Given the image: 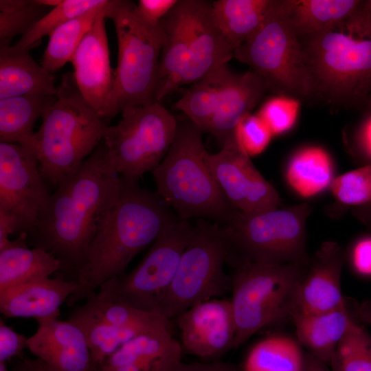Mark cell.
<instances>
[{"label": "cell", "mask_w": 371, "mask_h": 371, "mask_svg": "<svg viewBox=\"0 0 371 371\" xmlns=\"http://www.w3.org/2000/svg\"><path fill=\"white\" fill-rule=\"evenodd\" d=\"M109 1L65 22L49 36L41 65L49 73L71 62L77 48Z\"/></svg>", "instance_id": "d6a6232c"}, {"label": "cell", "mask_w": 371, "mask_h": 371, "mask_svg": "<svg viewBox=\"0 0 371 371\" xmlns=\"http://www.w3.org/2000/svg\"><path fill=\"white\" fill-rule=\"evenodd\" d=\"M51 9L38 0H0V47L10 46L14 37L26 34Z\"/></svg>", "instance_id": "d590c367"}, {"label": "cell", "mask_w": 371, "mask_h": 371, "mask_svg": "<svg viewBox=\"0 0 371 371\" xmlns=\"http://www.w3.org/2000/svg\"><path fill=\"white\" fill-rule=\"evenodd\" d=\"M120 177L117 199L75 278L78 287L67 300L70 306L86 300L109 279L124 275L134 257L176 218L157 194L142 188L137 181Z\"/></svg>", "instance_id": "7a4b0ae2"}, {"label": "cell", "mask_w": 371, "mask_h": 371, "mask_svg": "<svg viewBox=\"0 0 371 371\" xmlns=\"http://www.w3.org/2000/svg\"><path fill=\"white\" fill-rule=\"evenodd\" d=\"M12 371H58L38 358L17 357Z\"/></svg>", "instance_id": "bcb514c9"}, {"label": "cell", "mask_w": 371, "mask_h": 371, "mask_svg": "<svg viewBox=\"0 0 371 371\" xmlns=\"http://www.w3.org/2000/svg\"><path fill=\"white\" fill-rule=\"evenodd\" d=\"M25 348H27V338L7 326L1 319L0 362L5 363L15 357H22Z\"/></svg>", "instance_id": "b9f144b4"}, {"label": "cell", "mask_w": 371, "mask_h": 371, "mask_svg": "<svg viewBox=\"0 0 371 371\" xmlns=\"http://www.w3.org/2000/svg\"><path fill=\"white\" fill-rule=\"evenodd\" d=\"M178 1L179 0H139L137 8L145 22L152 26H157Z\"/></svg>", "instance_id": "7bdbcfd3"}, {"label": "cell", "mask_w": 371, "mask_h": 371, "mask_svg": "<svg viewBox=\"0 0 371 371\" xmlns=\"http://www.w3.org/2000/svg\"><path fill=\"white\" fill-rule=\"evenodd\" d=\"M62 271V262L54 255L40 248L28 247L26 233L20 234L0 249V291Z\"/></svg>", "instance_id": "4316f807"}, {"label": "cell", "mask_w": 371, "mask_h": 371, "mask_svg": "<svg viewBox=\"0 0 371 371\" xmlns=\"http://www.w3.org/2000/svg\"><path fill=\"white\" fill-rule=\"evenodd\" d=\"M273 136L267 125L258 114L250 113L245 116L234 131L236 142L249 157L262 153Z\"/></svg>", "instance_id": "60d3db41"}, {"label": "cell", "mask_w": 371, "mask_h": 371, "mask_svg": "<svg viewBox=\"0 0 371 371\" xmlns=\"http://www.w3.org/2000/svg\"><path fill=\"white\" fill-rule=\"evenodd\" d=\"M317 97L341 104L366 102L371 94V38L338 30L301 39Z\"/></svg>", "instance_id": "9c48e42d"}, {"label": "cell", "mask_w": 371, "mask_h": 371, "mask_svg": "<svg viewBox=\"0 0 371 371\" xmlns=\"http://www.w3.org/2000/svg\"><path fill=\"white\" fill-rule=\"evenodd\" d=\"M207 162L221 191L236 210L258 213L281 205L276 189L258 172L234 137L218 153H208Z\"/></svg>", "instance_id": "5bb4252c"}, {"label": "cell", "mask_w": 371, "mask_h": 371, "mask_svg": "<svg viewBox=\"0 0 371 371\" xmlns=\"http://www.w3.org/2000/svg\"><path fill=\"white\" fill-rule=\"evenodd\" d=\"M269 88L263 79L250 70L236 74L212 115L206 132L221 144L234 137V131L243 118L250 114Z\"/></svg>", "instance_id": "d4e9b609"}, {"label": "cell", "mask_w": 371, "mask_h": 371, "mask_svg": "<svg viewBox=\"0 0 371 371\" xmlns=\"http://www.w3.org/2000/svg\"><path fill=\"white\" fill-rule=\"evenodd\" d=\"M202 133L190 120L178 122L168 153L153 171L157 194L180 219L207 218L226 224L236 210L214 178Z\"/></svg>", "instance_id": "277c9868"}, {"label": "cell", "mask_w": 371, "mask_h": 371, "mask_svg": "<svg viewBox=\"0 0 371 371\" xmlns=\"http://www.w3.org/2000/svg\"><path fill=\"white\" fill-rule=\"evenodd\" d=\"M36 331L27 338V349L58 371H91L87 341L82 329L58 317L36 319Z\"/></svg>", "instance_id": "ac0fdd59"}, {"label": "cell", "mask_w": 371, "mask_h": 371, "mask_svg": "<svg viewBox=\"0 0 371 371\" xmlns=\"http://www.w3.org/2000/svg\"><path fill=\"white\" fill-rule=\"evenodd\" d=\"M308 203L258 213L236 210L225 224L236 266L247 262L308 263Z\"/></svg>", "instance_id": "8fae6325"}, {"label": "cell", "mask_w": 371, "mask_h": 371, "mask_svg": "<svg viewBox=\"0 0 371 371\" xmlns=\"http://www.w3.org/2000/svg\"><path fill=\"white\" fill-rule=\"evenodd\" d=\"M370 203V205H371V201H370L369 203ZM368 203H366V204H368Z\"/></svg>", "instance_id": "f5cc1de1"}, {"label": "cell", "mask_w": 371, "mask_h": 371, "mask_svg": "<svg viewBox=\"0 0 371 371\" xmlns=\"http://www.w3.org/2000/svg\"><path fill=\"white\" fill-rule=\"evenodd\" d=\"M182 352L170 326L162 327L133 337L91 371H174Z\"/></svg>", "instance_id": "ffe728a7"}, {"label": "cell", "mask_w": 371, "mask_h": 371, "mask_svg": "<svg viewBox=\"0 0 371 371\" xmlns=\"http://www.w3.org/2000/svg\"><path fill=\"white\" fill-rule=\"evenodd\" d=\"M106 7L85 34L71 62L80 92L102 120L118 114L115 101V70L110 65L105 26Z\"/></svg>", "instance_id": "9a60e30c"}, {"label": "cell", "mask_w": 371, "mask_h": 371, "mask_svg": "<svg viewBox=\"0 0 371 371\" xmlns=\"http://www.w3.org/2000/svg\"><path fill=\"white\" fill-rule=\"evenodd\" d=\"M56 93L54 76L38 64L28 51L13 45L0 47V99Z\"/></svg>", "instance_id": "484cf974"}, {"label": "cell", "mask_w": 371, "mask_h": 371, "mask_svg": "<svg viewBox=\"0 0 371 371\" xmlns=\"http://www.w3.org/2000/svg\"><path fill=\"white\" fill-rule=\"evenodd\" d=\"M330 371H371V336L357 322L339 344Z\"/></svg>", "instance_id": "74e56055"}, {"label": "cell", "mask_w": 371, "mask_h": 371, "mask_svg": "<svg viewBox=\"0 0 371 371\" xmlns=\"http://www.w3.org/2000/svg\"><path fill=\"white\" fill-rule=\"evenodd\" d=\"M174 371H238L233 363L220 360L203 362H181Z\"/></svg>", "instance_id": "f6af8a7d"}, {"label": "cell", "mask_w": 371, "mask_h": 371, "mask_svg": "<svg viewBox=\"0 0 371 371\" xmlns=\"http://www.w3.org/2000/svg\"><path fill=\"white\" fill-rule=\"evenodd\" d=\"M105 16L113 22L117 39L114 71L117 113L155 102L164 41L161 23L152 26L145 22L137 4L128 0H109Z\"/></svg>", "instance_id": "8992f818"}, {"label": "cell", "mask_w": 371, "mask_h": 371, "mask_svg": "<svg viewBox=\"0 0 371 371\" xmlns=\"http://www.w3.org/2000/svg\"><path fill=\"white\" fill-rule=\"evenodd\" d=\"M274 0H217L212 3L216 23L235 51L263 23Z\"/></svg>", "instance_id": "f1b7e54d"}, {"label": "cell", "mask_w": 371, "mask_h": 371, "mask_svg": "<svg viewBox=\"0 0 371 371\" xmlns=\"http://www.w3.org/2000/svg\"><path fill=\"white\" fill-rule=\"evenodd\" d=\"M190 0H179L161 22L164 34L155 100L157 102L181 87L190 40Z\"/></svg>", "instance_id": "603a6c76"}, {"label": "cell", "mask_w": 371, "mask_h": 371, "mask_svg": "<svg viewBox=\"0 0 371 371\" xmlns=\"http://www.w3.org/2000/svg\"><path fill=\"white\" fill-rule=\"evenodd\" d=\"M56 98L27 94L0 99V142L19 144L34 151V125Z\"/></svg>", "instance_id": "83f0119b"}, {"label": "cell", "mask_w": 371, "mask_h": 371, "mask_svg": "<svg viewBox=\"0 0 371 371\" xmlns=\"http://www.w3.org/2000/svg\"><path fill=\"white\" fill-rule=\"evenodd\" d=\"M104 153L102 141L49 195L27 233V243L60 260L62 271L71 274L72 280L120 191V177L106 169Z\"/></svg>", "instance_id": "6da1fadb"}, {"label": "cell", "mask_w": 371, "mask_h": 371, "mask_svg": "<svg viewBox=\"0 0 371 371\" xmlns=\"http://www.w3.org/2000/svg\"><path fill=\"white\" fill-rule=\"evenodd\" d=\"M234 57L257 73L269 91L296 99L316 96L302 40L281 0H274L262 25L234 51Z\"/></svg>", "instance_id": "52a82bcc"}, {"label": "cell", "mask_w": 371, "mask_h": 371, "mask_svg": "<svg viewBox=\"0 0 371 371\" xmlns=\"http://www.w3.org/2000/svg\"><path fill=\"white\" fill-rule=\"evenodd\" d=\"M334 196L347 205L366 204L371 201V165L341 175L330 183Z\"/></svg>", "instance_id": "f35d334b"}, {"label": "cell", "mask_w": 371, "mask_h": 371, "mask_svg": "<svg viewBox=\"0 0 371 371\" xmlns=\"http://www.w3.org/2000/svg\"><path fill=\"white\" fill-rule=\"evenodd\" d=\"M231 251L226 227L200 219L157 311L170 319L193 305L231 289V279L223 271Z\"/></svg>", "instance_id": "30bf717a"}, {"label": "cell", "mask_w": 371, "mask_h": 371, "mask_svg": "<svg viewBox=\"0 0 371 371\" xmlns=\"http://www.w3.org/2000/svg\"><path fill=\"white\" fill-rule=\"evenodd\" d=\"M344 262L345 252L338 243H322L310 258L300 282L295 313H322L344 302L341 276Z\"/></svg>", "instance_id": "d6986e66"}, {"label": "cell", "mask_w": 371, "mask_h": 371, "mask_svg": "<svg viewBox=\"0 0 371 371\" xmlns=\"http://www.w3.org/2000/svg\"><path fill=\"white\" fill-rule=\"evenodd\" d=\"M352 256L356 271L363 275L371 276V238L359 241L353 249Z\"/></svg>", "instance_id": "ee69618b"}, {"label": "cell", "mask_w": 371, "mask_h": 371, "mask_svg": "<svg viewBox=\"0 0 371 371\" xmlns=\"http://www.w3.org/2000/svg\"><path fill=\"white\" fill-rule=\"evenodd\" d=\"M32 150L0 142V212L9 216L16 234L30 232L51 194Z\"/></svg>", "instance_id": "4fadbf2b"}, {"label": "cell", "mask_w": 371, "mask_h": 371, "mask_svg": "<svg viewBox=\"0 0 371 371\" xmlns=\"http://www.w3.org/2000/svg\"><path fill=\"white\" fill-rule=\"evenodd\" d=\"M284 12L301 39L328 30L343 32L370 16L359 0H281Z\"/></svg>", "instance_id": "7402d4cb"}, {"label": "cell", "mask_w": 371, "mask_h": 371, "mask_svg": "<svg viewBox=\"0 0 371 371\" xmlns=\"http://www.w3.org/2000/svg\"><path fill=\"white\" fill-rule=\"evenodd\" d=\"M333 164L324 149L311 146L301 149L291 157L286 169L290 186L302 196L310 197L332 182Z\"/></svg>", "instance_id": "1f68e13d"}, {"label": "cell", "mask_w": 371, "mask_h": 371, "mask_svg": "<svg viewBox=\"0 0 371 371\" xmlns=\"http://www.w3.org/2000/svg\"><path fill=\"white\" fill-rule=\"evenodd\" d=\"M85 301L73 311L109 325L147 328L170 326V319L160 313L134 308L100 289L90 294Z\"/></svg>", "instance_id": "4dcf8cb0"}, {"label": "cell", "mask_w": 371, "mask_h": 371, "mask_svg": "<svg viewBox=\"0 0 371 371\" xmlns=\"http://www.w3.org/2000/svg\"><path fill=\"white\" fill-rule=\"evenodd\" d=\"M108 0H63L52 8L26 34L13 45L21 50L30 51L43 36H49L57 27Z\"/></svg>", "instance_id": "8d00e7d4"}, {"label": "cell", "mask_w": 371, "mask_h": 371, "mask_svg": "<svg viewBox=\"0 0 371 371\" xmlns=\"http://www.w3.org/2000/svg\"><path fill=\"white\" fill-rule=\"evenodd\" d=\"M67 320L80 327L85 335L90 350L92 368L133 337L146 331L156 329L143 327H117L94 320L74 311Z\"/></svg>", "instance_id": "e575fe53"}, {"label": "cell", "mask_w": 371, "mask_h": 371, "mask_svg": "<svg viewBox=\"0 0 371 371\" xmlns=\"http://www.w3.org/2000/svg\"><path fill=\"white\" fill-rule=\"evenodd\" d=\"M194 227L186 220L176 218L171 221L136 267L127 274L109 279L98 289L134 308L157 311L176 274Z\"/></svg>", "instance_id": "7c38bea8"}, {"label": "cell", "mask_w": 371, "mask_h": 371, "mask_svg": "<svg viewBox=\"0 0 371 371\" xmlns=\"http://www.w3.org/2000/svg\"><path fill=\"white\" fill-rule=\"evenodd\" d=\"M304 350L297 340L274 335L256 344L249 352L243 371H302Z\"/></svg>", "instance_id": "836d02e7"}, {"label": "cell", "mask_w": 371, "mask_h": 371, "mask_svg": "<svg viewBox=\"0 0 371 371\" xmlns=\"http://www.w3.org/2000/svg\"><path fill=\"white\" fill-rule=\"evenodd\" d=\"M300 110L296 98L279 95L267 100L257 113L267 125L273 135L282 134L295 124Z\"/></svg>", "instance_id": "ab89813d"}, {"label": "cell", "mask_w": 371, "mask_h": 371, "mask_svg": "<svg viewBox=\"0 0 371 371\" xmlns=\"http://www.w3.org/2000/svg\"><path fill=\"white\" fill-rule=\"evenodd\" d=\"M176 318L183 352L210 361L234 348L236 327L230 300H205Z\"/></svg>", "instance_id": "2e32d148"}, {"label": "cell", "mask_w": 371, "mask_h": 371, "mask_svg": "<svg viewBox=\"0 0 371 371\" xmlns=\"http://www.w3.org/2000/svg\"><path fill=\"white\" fill-rule=\"evenodd\" d=\"M364 319L369 323L371 324V311L369 312L367 315L364 316Z\"/></svg>", "instance_id": "681fc988"}, {"label": "cell", "mask_w": 371, "mask_h": 371, "mask_svg": "<svg viewBox=\"0 0 371 371\" xmlns=\"http://www.w3.org/2000/svg\"><path fill=\"white\" fill-rule=\"evenodd\" d=\"M308 262H247L236 266L231 278L234 348L265 327L291 320Z\"/></svg>", "instance_id": "5b68a950"}, {"label": "cell", "mask_w": 371, "mask_h": 371, "mask_svg": "<svg viewBox=\"0 0 371 371\" xmlns=\"http://www.w3.org/2000/svg\"><path fill=\"white\" fill-rule=\"evenodd\" d=\"M33 150L49 186L74 172L102 141L106 124L80 92L73 74H65L56 98L43 113Z\"/></svg>", "instance_id": "3957f363"}, {"label": "cell", "mask_w": 371, "mask_h": 371, "mask_svg": "<svg viewBox=\"0 0 371 371\" xmlns=\"http://www.w3.org/2000/svg\"><path fill=\"white\" fill-rule=\"evenodd\" d=\"M121 115L116 124L106 127L104 163L110 173L137 181L161 163L174 140L178 122L157 102L125 109Z\"/></svg>", "instance_id": "ba28073f"}, {"label": "cell", "mask_w": 371, "mask_h": 371, "mask_svg": "<svg viewBox=\"0 0 371 371\" xmlns=\"http://www.w3.org/2000/svg\"><path fill=\"white\" fill-rule=\"evenodd\" d=\"M190 10L189 47L181 87L227 65L234 53L216 23L212 3L190 0Z\"/></svg>", "instance_id": "e0dca14e"}, {"label": "cell", "mask_w": 371, "mask_h": 371, "mask_svg": "<svg viewBox=\"0 0 371 371\" xmlns=\"http://www.w3.org/2000/svg\"><path fill=\"white\" fill-rule=\"evenodd\" d=\"M0 371H8L4 362H0Z\"/></svg>", "instance_id": "c3c4849f"}, {"label": "cell", "mask_w": 371, "mask_h": 371, "mask_svg": "<svg viewBox=\"0 0 371 371\" xmlns=\"http://www.w3.org/2000/svg\"><path fill=\"white\" fill-rule=\"evenodd\" d=\"M361 137L363 148L368 155L371 156V116L363 126Z\"/></svg>", "instance_id": "7dc6e473"}, {"label": "cell", "mask_w": 371, "mask_h": 371, "mask_svg": "<svg viewBox=\"0 0 371 371\" xmlns=\"http://www.w3.org/2000/svg\"><path fill=\"white\" fill-rule=\"evenodd\" d=\"M368 2V7L370 12V19H371V0L367 1Z\"/></svg>", "instance_id": "f907efd6"}, {"label": "cell", "mask_w": 371, "mask_h": 371, "mask_svg": "<svg viewBox=\"0 0 371 371\" xmlns=\"http://www.w3.org/2000/svg\"><path fill=\"white\" fill-rule=\"evenodd\" d=\"M236 74L227 65L212 71L186 89L174 108L182 111L188 120L206 132L212 115Z\"/></svg>", "instance_id": "f546056e"}, {"label": "cell", "mask_w": 371, "mask_h": 371, "mask_svg": "<svg viewBox=\"0 0 371 371\" xmlns=\"http://www.w3.org/2000/svg\"><path fill=\"white\" fill-rule=\"evenodd\" d=\"M368 100H369V102H370V104L371 106V94H370V98H368Z\"/></svg>", "instance_id": "816d5d0a"}, {"label": "cell", "mask_w": 371, "mask_h": 371, "mask_svg": "<svg viewBox=\"0 0 371 371\" xmlns=\"http://www.w3.org/2000/svg\"><path fill=\"white\" fill-rule=\"evenodd\" d=\"M75 280L36 278L0 291V311L7 317H59L60 306L78 289Z\"/></svg>", "instance_id": "44dd1931"}, {"label": "cell", "mask_w": 371, "mask_h": 371, "mask_svg": "<svg viewBox=\"0 0 371 371\" xmlns=\"http://www.w3.org/2000/svg\"><path fill=\"white\" fill-rule=\"evenodd\" d=\"M349 302L317 314L296 313L291 319L304 351L329 366L340 341L357 322Z\"/></svg>", "instance_id": "cb8c5ba5"}]
</instances>
